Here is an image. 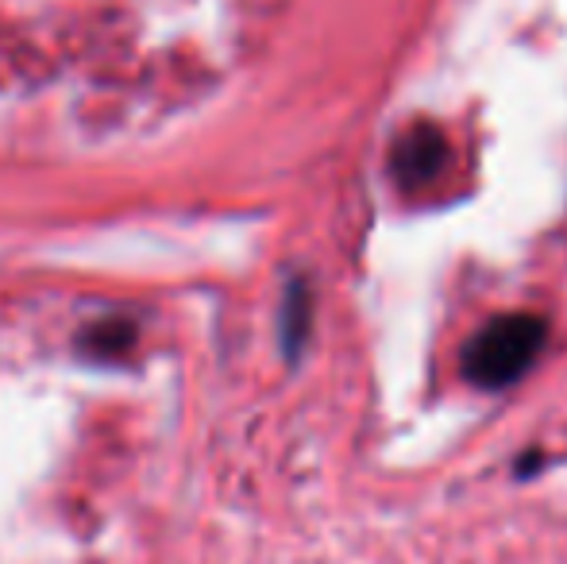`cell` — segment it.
Instances as JSON below:
<instances>
[{"label":"cell","instance_id":"1","mask_svg":"<svg viewBox=\"0 0 567 564\" xmlns=\"http://www.w3.org/2000/svg\"><path fill=\"white\" fill-rule=\"evenodd\" d=\"M548 325L537 314H502L486 321L463 348V376L483 391H498L525 376L545 348Z\"/></svg>","mask_w":567,"mask_h":564},{"label":"cell","instance_id":"2","mask_svg":"<svg viewBox=\"0 0 567 564\" xmlns=\"http://www.w3.org/2000/svg\"><path fill=\"white\" fill-rule=\"evenodd\" d=\"M444 163H449V143H444V136L433 129V124L410 129L402 140H398L394 155H390V171H394V178L402 182L405 189L433 182L436 174L444 171Z\"/></svg>","mask_w":567,"mask_h":564},{"label":"cell","instance_id":"3","mask_svg":"<svg viewBox=\"0 0 567 564\" xmlns=\"http://www.w3.org/2000/svg\"><path fill=\"white\" fill-rule=\"evenodd\" d=\"M282 329H286V348H301V337H306V321H309V294L301 283L290 286V294H286V314H282Z\"/></svg>","mask_w":567,"mask_h":564},{"label":"cell","instance_id":"4","mask_svg":"<svg viewBox=\"0 0 567 564\" xmlns=\"http://www.w3.org/2000/svg\"><path fill=\"white\" fill-rule=\"evenodd\" d=\"M85 345L93 348L97 356H113V352H124L132 345V325H116V321H105L85 337Z\"/></svg>","mask_w":567,"mask_h":564}]
</instances>
